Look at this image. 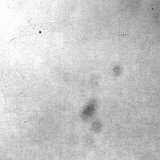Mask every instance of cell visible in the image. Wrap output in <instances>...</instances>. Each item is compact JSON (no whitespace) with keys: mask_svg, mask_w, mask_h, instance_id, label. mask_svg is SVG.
I'll list each match as a JSON object with an SVG mask.
<instances>
[{"mask_svg":"<svg viewBox=\"0 0 160 160\" xmlns=\"http://www.w3.org/2000/svg\"><path fill=\"white\" fill-rule=\"evenodd\" d=\"M153 39L151 36H148L142 45L143 49H147L152 46Z\"/></svg>","mask_w":160,"mask_h":160,"instance_id":"1","label":"cell"},{"mask_svg":"<svg viewBox=\"0 0 160 160\" xmlns=\"http://www.w3.org/2000/svg\"><path fill=\"white\" fill-rule=\"evenodd\" d=\"M130 16V14L129 12H123L120 13L119 17L120 18H125L129 17Z\"/></svg>","mask_w":160,"mask_h":160,"instance_id":"2","label":"cell"},{"mask_svg":"<svg viewBox=\"0 0 160 160\" xmlns=\"http://www.w3.org/2000/svg\"><path fill=\"white\" fill-rule=\"evenodd\" d=\"M39 33H41V31H40V32H39Z\"/></svg>","mask_w":160,"mask_h":160,"instance_id":"5","label":"cell"},{"mask_svg":"<svg viewBox=\"0 0 160 160\" xmlns=\"http://www.w3.org/2000/svg\"><path fill=\"white\" fill-rule=\"evenodd\" d=\"M116 34H117V35L121 36H125L126 35V34H125V33L123 31H118L116 32L115 33Z\"/></svg>","mask_w":160,"mask_h":160,"instance_id":"3","label":"cell"},{"mask_svg":"<svg viewBox=\"0 0 160 160\" xmlns=\"http://www.w3.org/2000/svg\"><path fill=\"white\" fill-rule=\"evenodd\" d=\"M158 22H160V16L159 17V18L158 19V20H157Z\"/></svg>","mask_w":160,"mask_h":160,"instance_id":"4","label":"cell"}]
</instances>
